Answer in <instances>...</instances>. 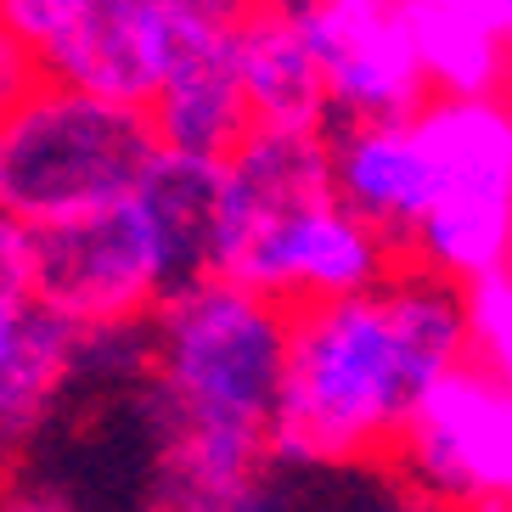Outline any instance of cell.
<instances>
[{"label": "cell", "mask_w": 512, "mask_h": 512, "mask_svg": "<svg viewBox=\"0 0 512 512\" xmlns=\"http://www.w3.org/2000/svg\"><path fill=\"white\" fill-rule=\"evenodd\" d=\"M467 355L462 287L389 271L377 287L287 310L271 462L349 467L394 451L422 394Z\"/></svg>", "instance_id": "6da1fadb"}, {"label": "cell", "mask_w": 512, "mask_h": 512, "mask_svg": "<svg viewBox=\"0 0 512 512\" xmlns=\"http://www.w3.org/2000/svg\"><path fill=\"white\" fill-rule=\"evenodd\" d=\"M287 304L231 276H192L147 321L152 406L164 428L169 496L237 507L271 462Z\"/></svg>", "instance_id": "7a4b0ae2"}, {"label": "cell", "mask_w": 512, "mask_h": 512, "mask_svg": "<svg viewBox=\"0 0 512 512\" xmlns=\"http://www.w3.org/2000/svg\"><path fill=\"white\" fill-rule=\"evenodd\" d=\"M220 158L169 152L141 192L34 231V299L79 332L147 327L181 282L209 271Z\"/></svg>", "instance_id": "3957f363"}, {"label": "cell", "mask_w": 512, "mask_h": 512, "mask_svg": "<svg viewBox=\"0 0 512 512\" xmlns=\"http://www.w3.org/2000/svg\"><path fill=\"white\" fill-rule=\"evenodd\" d=\"M164 158L169 147L147 107L79 91L51 74L0 113V203L34 231L141 192Z\"/></svg>", "instance_id": "277c9868"}, {"label": "cell", "mask_w": 512, "mask_h": 512, "mask_svg": "<svg viewBox=\"0 0 512 512\" xmlns=\"http://www.w3.org/2000/svg\"><path fill=\"white\" fill-rule=\"evenodd\" d=\"M394 456L445 507H512V377L462 355L422 394Z\"/></svg>", "instance_id": "5b68a950"}, {"label": "cell", "mask_w": 512, "mask_h": 512, "mask_svg": "<svg viewBox=\"0 0 512 512\" xmlns=\"http://www.w3.org/2000/svg\"><path fill=\"white\" fill-rule=\"evenodd\" d=\"M299 29L327 79L332 124L411 119L434 96L411 46L406 0H304Z\"/></svg>", "instance_id": "8992f818"}, {"label": "cell", "mask_w": 512, "mask_h": 512, "mask_svg": "<svg viewBox=\"0 0 512 512\" xmlns=\"http://www.w3.org/2000/svg\"><path fill=\"white\" fill-rule=\"evenodd\" d=\"M394 242L344 203V197H316L271 226L265 237L248 248L231 282L254 287L276 304H316V299H344V293H361L377 287L389 276Z\"/></svg>", "instance_id": "52a82bcc"}, {"label": "cell", "mask_w": 512, "mask_h": 512, "mask_svg": "<svg viewBox=\"0 0 512 512\" xmlns=\"http://www.w3.org/2000/svg\"><path fill=\"white\" fill-rule=\"evenodd\" d=\"M332 192H338V175H332L327 136L254 124L220 158V186H214L209 209V271L231 276L271 226H282L293 209Z\"/></svg>", "instance_id": "ba28073f"}, {"label": "cell", "mask_w": 512, "mask_h": 512, "mask_svg": "<svg viewBox=\"0 0 512 512\" xmlns=\"http://www.w3.org/2000/svg\"><path fill=\"white\" fill-rule=\"evenodd\" d=\"M203 17L214 12H203L197 0H96V12L40 62V74L113 102L152 107Z\"/></svg>", "instance_id": "9c48e42d"}, {"label": "cell", "mask_w": 512, "mask_h": 512, "mask_svg": "<svg viewBox=\"0 0 512 512\" xmlns=\"http://www.w3.org/2000/svg\"><path fill=\"white\" fill-rule=\"evenodd\" d=\"M152 124L169 152L181 158H226L248 130L254 107L237 74V17H203L186 40L175 74L152 96Z\"/></svg>", "instance_id": "30bf717a"}, {"label": "cell", "mask_w": 512, "mask_h": 512, "mask_svg": "<svg viewBox=\"0 0 512 512\" xmlns=\"http://www.w3.org/2000/svg\"><path fill=\"white\" fill-rule=\"evenodd\" d=\"M332 175L338 197L355 214H366L383 237L400 242L417 237L428 209L439 203V169L411 130V119H383V124H332Z\"/></svg>", "instance_id": "8fae6325"}, {"label": "cell", "mask_w": 512, "mask_h": 512, "mask_svg": "<svg viewBox=\"0 0 512 512\" xmlns=\"http://www.w3.org/2000/svg\"><path fill=\"white\" fill-rule=\"evenodd\" d=\"M91 332L34 293H0V451H12L46 422L57 394L91 355Z\"/></svg>", "instance_id": "7c38bea8"}, {"label": "cell", "mask_w": 512, "mask_h": 512, "mask_svg": "<svg viewBox=\"0 0 512 512\" xmlns=\"http://www.w3.org/2000/svg\"><path fill=\"white\" fill-rule=\"evenodd\" d=\"M237 74L254 107V124L304 130V136L332 130V96L316 51L299 29V12H287L276 0H254L237 17Z\"/></svg>", "instance_id": "4fadbf2b"}, {"label": "cell", "mask_w": 512, "mask_h": 512, "mask_svg": "<svg viewBox=\"0 0 512 512\" xmlns=\"http://www.w3.org/2000/svg\"><path fill=\"white\" fill-rule=\"evenodd\" d=\"M406 23L434 96H490L512 85L507 40L484 29L479 17L439 6V0H406Z\"/></svg>", "instance_id": "5bb4252c"}, {"label": "cell", "mask_w": 512, "mask_h": 512, "mask_svg": "<svg viewBox=\"0 0 512 512\" xmlns=\"http://www.w3.org/2000/svg\"><path fill=\"white\" fill-rule=\"evenodd\" d=\"M411 254L456 287L512 265V197L445 192L411 237Z\"/></svg>", "instance_id": "9a60e30c"}, {"label": "cell", "mask_w": 512, "mask_h": 512, "mask_svg": "<svg viewBox=\"0 0 512 512\" xmlns=\"http://www.w3.org/2000/svg\"><path fill=\"white\" fill-rule=\"evenodd\" d=\"M462 310H467V355L484 361L490 372L512 377V265L462 282Z\"/></svg>", "instance_id": "2e32d148"}, {"label": "cell", "mask_w": 512, "mask_h": 512, "mask_svg": "<svg viewBox=\"0 0 512 512\" xmlns=\"http://www.w3.org/2000/svg\"><path fill=\"white\" fill-rule=\"evenodd\" d=\"M91 12L96 0H0V23L34 51V62H46Z\"/></svg>", "instance_id": "e0dca14e"}, {"label": "cell", "mask_w": 512, "mask_h": 512, "mask_svg": "<svg viewBox=\"0 0 512 512\" xmlns=\"http://www.w3.org/2000/svg\"><path fill=\"white\" fill-rule=\"evenodd\" d=\"M34 79H40V62H34V51L17 40L6 23H0V113L17 102V96L29 91Z\"/></svg>", "instance_id": "ac0fdd59"}, {"label": "cell", "mask_w": 512, "mask_h": 512, "mask_svg": "<svg viewBox=\"0 0 512 512\" xmlns=\"http://www.w3.org/2000/svg\"><path fill=\"white\" fill-rule=\"evenodd\" d=\"M439 6H456V12L479 17L484 29H496L501 40L512 34V0H439Z\"/></svg>", "instance_id": "d6986e66"}, {"label": "cell", "mask_w": 512, "mask_h": 512, "mask_svg": "<svg viewBox=\"0 0 512 512\" xmlns=\"http://www.w3.org/2000/svg\"><path fill=\"white\" fill-rule=\"evenodd\" d=\"M0 512H74V507L62 496H51V490H6Z\"/></svg>", "instance_id": "ffe728a7"}, {"label": "cell", "mask_w": 512, "mask_h": 512, "mask_svg": "<svg viewBox=\"0 0 512 512\" xmlns=\"http://www.w3.org/2000/svg\"><path fill=\"white\" fill-rule=\"evenodd\" d=\"M507 68H512V34H507Z\"/></svg>", "instance_id": "44dd1931"}, {"label": "cell", "mask_w": 512, "mask_h": 512, "mask_svg": "<svg viewBox=\"0 0 512 512\" xmlns=\"http://www.w3.org/2000/svg\"><path fill=\"white\" fill-rule=\"evenodd\" d=\"M0 214H6V203H0Z\"/></svg>", "instance_id": "7402d4cb"}]
</instances>
